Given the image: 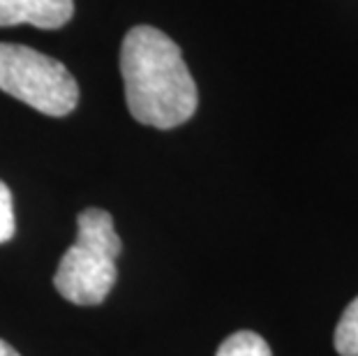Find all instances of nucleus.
<instances>
[{
    "mask_svg": "<svg viewBox=\"0 0 358 356\" xmlns=\"http://www.w3.org/2000/svg\"><path fill=\"white\" fill-rule=\"evenodd\" d=\"M0 356H21V354L14 350L10 343H5V340L0 338Z\"/></svg>",
    "mask_w": 358,
    "mask_h": 356,
    "instance_id": "6e6552de",
    "label": "nucleus"
},
{
    "mask_svg": "<svg viewBox=\"0 0 358 356\" xmlns=\"http://www.w3.org/2000/svg\"><path fill=\"white\" fill-rule=\"evenodd\" d=\"M74 17V0H0V28L30 24L58 30Z\"/></svg>",
    "mask_w": 358,
    "mask_h": 356,
    "instance_id": "20e7f679",
    "label": "nucleus"
},
{
    "mask_svg": "<svg viewBox=\"0 0 358 356\" xmlns=\"http://www.w3.org/2000/svg\"><path fill=\"white\" fill-rule=\"evenodd\" d=\"M125 102L141 125L171 130L194 116L199 93L182 51L153 26L127 30L120 47Z\"/></svg>",
    "mask_w": 358,
    "mask_h": 356,
    "instance_id": "f257e3e1",
    "label": "nucleus"
},
{
    "mask_svg": "<svg viewBox=\"0 0 358 356\" xmlns=\"http://www.w3.org/2000/svg\"><path fill=\"white\" fill-rule=\"evenodd\" d=\"M0 90L53 118L67 116L79 104V83L72 72L24 44L0 42Z\"/></svg>",
    "mask_w": 358,
    "mask_h": 356,
    "instance_id": "7ed1b4c3",
    "label": "nucleus"
},
{
    "mask_svg": "<svg viewBox=\"0 0 358 356\" xmlns=\"http://www.w3.org/2000/svg\"><path fill=\"white\" fill-rule=\"evenodd\" d=\"M215 356H273L268 343L252 331H238L220 345Z\"/></svg>",
    "mask_w": 358,
    "mask_h": 356,
    "instance_id": "423d86ee",
    "label": "nucleus"
},
{
    "mask_svg": "<svg viewBox=\"0 0 358 356\" xmlns=\"http://www.w3.org/2000/svg\"><path fill=\"white\" fill-rule=\"evenodd\" d=\"M333 345L340 356H358V297L342 313Z\"/></svg>",
    "mask_w": 358,
    "mask_h": 356,
    "instance_id": "39448f33",
    "label": "nucleus"
},
{
    "mask_svg": "<svg viewBox=\"0 0 358 356\" xmlns=\"http://www.w3.org/2000/svg\"><path fill=\"white\" fill-rule=\"evenodd\" d=\"M14 232H17V222H14L12 190L0 180V243H7Z\"/></svg>",
    "mask_w": 358,
    "mask_h": 356,
    "instance_id": "0eeeda50",
    "label": "nucleus"
},
{
    "mask_svg": "<svg viewBox=\"0 0 358 356\" xmlns=\"http://www.w3.org/2000/svg\"><path fill=\"white\" fill-rule=\"evenodd\" d=\"M120 250L123 241L109 211L83 208L77 215V241L60 259L53 287L74 306H100L116 285Z\"/></svg>",
    "mask_w": 358,
    "mask_h": 356,
    "instance_id": "f03ea898",
    "label": "nucleus"
}]
</instances>
